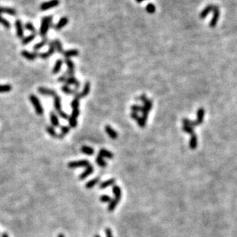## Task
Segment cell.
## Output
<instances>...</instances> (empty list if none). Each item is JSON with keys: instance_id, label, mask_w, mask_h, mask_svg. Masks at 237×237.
<instances>
[{"instance_id": "22", "label": "cell", "mask_w": 237, "mask_h": 237, "mask_svg": "<svg viewBox=\"0 0 237 237\" xmlns=\"http://www.w3.org/2000/svg\"><path fill=\"white\" fill-rule=\"evenodd\" d=\"M204 115H205V111L203 108H200L198 109L197 111V122H198V124H201L203 122V118H204Z\"/></svg>"}, {"instance_id": "5", "label": "cell", "mask_w": 237, "mask_h": 237, "mask_svg": "<svg viewBox=\"0 0 237 237\" xmlns=\"http://www.w3.org/2000/svg\"><path fill=\"white\" fill-rule=\"evenodd\" d=\"M55 52V44L53 41L49 42V49L46 52H43V53H39V57L42 59H49L50 56H52L53 54Z\"/></svg>"}, {"instance_id": "52", "label": "cell", "mask_w": 237, "mask_h": 237, "mask_svg": "<svg viewBox=\"0 0 237 237\" xmlns=\"http://www.w3.org/2000/svg\"><path fill=\"white\" fill-rule=\"evenodd\" d=\"M58 237H65V235H64V234L59 233L58 235Z\"/></svg>"}, {"instance_id": "46", "label": "cell", "mask_w": 237, "mask_h": 237, "mask_svg": "<svg viewBox=\"0 0 237 237\" xmlns=\"http://www.w3.org/2000/svg\"><path fill=\"white\" fill-rule=\"evenodd\" d=\"M79 115H80V110H79V109H72V115H71L72 117L77 118L79 116Z\"/></svg>"}, {"instance_id": "12", "label": "cell", "mask_w": 237, "mask_h": 237, "mask_svg": "<svg viewBox=\"0 0 237 237\" xmlns=\"http://www.w3.org/2000/svg\"><path fill=\"white\" fill-rule=\"evenodd\" d=\"M62 55L64 56V57H65V59H70L71 57L79 56V51H78L77 49H70V50L64 51Z\"/></svg>"}, {"instance_id": "54", "label": "cell", "mask_w": 237, "mask_h": 237, "mask_svg": "<svg viewBox=\"0 0 237 237\" xmlns=\"http://www.w3.org/2000/svg\"><path fill=\"white\" fill-rule=\"evenodd\" d=\"M136 1L138 2V3H141V2H143L144 0H136Z\"/></svg>"}, {"instance_id": "1", "label": "cell", "mask_w": 237, "mask_h": 237, "mask_svg": "<svg viewBox=\"0 0 237 237\" xmlns=\"http://www.w3.org/2000/svg\"><path fill=\"white\" fill-rule=\"evenodd\" d=\"M52 23V16H45L41 21V27L39 31V35L43 38H46L50 26Z\"/></svg>"}, {"instance_id": "41", "label": "cell", "mask_w": 237, "mask_h": 237, "mask_svg": "<svg viewBox=\"0 0 237 237\" xmlns=\"http://www.w3.org/2000/svg\"><path fill=\"white\" fill-rule=\"evenodd\" d=\"M79 100H78L76 98H74L73 101L72 102V104H71L72 109H79V105H80Z\"/></svg>"}, {"instance_id": "24", "label": "cell", "mask_w": 237, "mask_h": 237, "mask_svg": "<svg viewBox=\"0 0 237 237\" xmlns=\"http://www.w3.org/2000/svg\"><path fill=\"white\" fill-rule=\"evenodd\" d=\"M62 64H63V61L61 59H58V60H57L55 63V65L54 67H53L52 73L53 74L58 73L60 72V69H61V66H62Z\"/></svg>"}, {"instance_id": "10", "label": "cell", "mask_w": 237, "mask_h": 237, "mask_svg": "<svg viewBox=\"0 0 237 237\" xmlns=\"http://www.w3.org/2000/svg\"><path fill=\"white\" fill-rule=\"evenodd\" d=\"M65 85H74L75 87V90L80 87V82H79L75 76H68L65 81Z\"/></svg>"}, {"instance_id": "39", "label": "cell", "mask_w": 237, "mask_h": 237, "mask_svg": "<svg viewBox=\"0 0 237 237\" xmlns=\"http://www.w3.org/2000/svg\"><path fill=\"white\" fill-rule=\"evenodd\" d=\"M183 130L184 131L185 133H188V134H190L192 136L193 134H194V128L191 127V126H183Z\"/></svg>"}, {"instance_id": "28", "label": "cell", "mask_w": 237, "mask_h": 237, "mask_svg": "<svg viewBox=\"0 0 237 237\" xmlns=\"http://www.w3.org/2000/svg\"><path fill=\"white\" fill-rule=\"evenodd\" d=\"M119 202H120V201H118L117 199H111V202H109V205H108V211L113 212L114 210L115 209V208L117 207V204H118Z\"/></svg>"}, {"instance_id": "42", "label": "cell", "mask_w": 237, "mask_h": 237, "mask_svg": "<svg viewBox=\"0 0 237 237\" xmlns=\"http://www.w3.org/2000/svg\"><path fill=\"white\" fill-rule=\"evenodd\" d=\"M146 10H147V12H148V13H153V12H155L156 8H155V6H154V5L150 3L147 5Z\"/></svg>"}, {"instance_id": "4", "label": "cell", "mask_w": 237, "mask_h": 237, "mask_svg": "<svg viewBox=\"0 0 237 237\" xmlns=\"http://www.w3.org/2000/svg\"><path fill=\"white\" fill-rule=\"evenodd\" d=\"M90 166V162L88 160H79V161H74V162H70L68 164V167L71 169H75L78 167H87Z\"/></svg>"}, {"instance_id": "47", "label": "cell", "mask_w": 237, "mask_h": 237, "mask_svg": "<svg viewBox=\"0 0 237 237\" xmlns=\"http://www.w3.org/2000/svg\"><path fill=\"white\" fill-rule=\"evenodd\" d=\"M58 115H59L61 118H64V119H68V118H69V115H68L67 113H65V112H63L62 110L60 112H58Z\"/></svg>"}, {"instance_id": "30", "label": "cell", "mask_w": 237, "mask_h": 237, "mask_svg": "<svg viewBox=\"0 0 237 237\" xmlns=\"http://www.w3.org/2000/svg\"><path fill=\"white\" fill-rule=\"evenodd\" d=\"M61 90H62L63 93H65V94H72L75 96V95L77 93V90L70 89V88L68 87V85H63L62 87H61Z\"/></svg>"}, {"instance_id": "33", "label": "cell", "mask_w": 237, "mask_h": 237, "mask_svg": "<svg viewBox=\"0 0 237 237\" xmlns=\"http://www.w3.org/2000/svg\"><path fill=\"white\" fill-rule=\"evenodd\" d=\"M96 163L98 164V166L101 167H105L107 166V162H105V160L104 159L103 157H101V155H98V156L96 157Z\"/></svg>"}, {"instance_id": "37", "label": "cell", "mask_w": 237, "mask_h": 237, "mask_svg": "<svg viewBox=\"0 0 237 237\" xmlns=\"http://www.w3.org/2000/svg\"><path fill=\"white\" fill-rule=\"evenodd\" d=\"M68 123H69L70 127L75 128L77 126V125H78V121H77V118H74V117H72V115H71V116H69V118H68Z\"/></svg>"}, {"instance_id": "38", "label": "cell", "mask_w": 237, "mask_h": 237, "mask_svg": "<svg viewBox=\"0 0 237 237\" xmlns=\"http://www.w3.org/2000/svg\"><path fill=\"white\" fill-rule=\"evenodd\" d=\"M0 24H2V26L6 29H9L11 26L9 22L8 21V20H6L5 19H4V18H2V16H1V15H0Z\"/></svg>"}, {"instance_id": "17", "label": "cell", "mask_w": 237, "mask_h": 237, "mask_svg": "<svg viewBox=\"0 0 237 237\" xmlns=\"http://www.w3.org/2000/svg\"><path fill=\"white\" fill-rule=\"evenodd\" d=\"M112 191H113V193L114 195V199L120 201L121 199V196H122V192H121V189H120V187L117 185L114 186L113 188H112Z\"/></svg>"}, {"instance_id": "55", "label": "cell", "mask_w": 237, "mask_h": 237, "mask_svg": "<svg viewBox=\"0 0 237 237\" xmlns=\"http://www.w3.org/2000/svg\"><path fill=\"white\" fill-rule=\"evenodd\" d=\"M94 237H101L99 235H94Z\"/></svg>"}, {"instance_id": "34", "label": "cell", "mask_w": 237, "mask_h": 237, "mask_svg": "<svg viewBox=\"0 0 237 237\" xmlns=\"http://www.w3.org/2000/svg\"><path fill=\"white\" fill-rule=\"evenodd\" d=\"M46 131H47V133H49L51 136H52L53 138H58V134H57L56 131L55 130L54 127H52V126H48L47 127H46Z\"/></svg>"}, {"instance_id": "36", "label": "cell", "mask_w": 237, "mask_h": 237, "mask_svg": "<svg viewBox=\"0 0 237 237\" xmlns=\"http://www.w3.org/2000/svg\"><path fill=\"white\" fill-rule=\"evenodd\" d=\"M25 29H26L27 30H28V31L31 32H32V34H35L36 35V29H35V26H33V24L31 23H27L26 24H25Z\"/></svg>"}, {"instance_id": "40", "label": "cell", "mask_w": 237, "mask_h": 237, "mask_svg": "<svg viewBox=\"0 0 237 237\" xmlns=\"http://www.w3.org/2000/svg\"><path fill=\"white\" fill-rule=\"evenodd\" d=\"M70 131V127L67 126H63L61 127V134L62 136H66L67 134H68Z\"/></svg>"}, {"instance_id": "3", "label": "cell", "mask_w": 237, "mask_h": 237, "mask_svg": "<svg viewBox=\"0 0 237 237\" xmlns=\"http://www.w3.org/2000/svg\"><path fill=\"white\" fill-rule=\"evenodd\" d=\"M59 0H50L49 2H45L40 5V9L42 11H46L49 9L56 7L59 5Z\"/></svg>"}, {"instance_id": "8", "label": "cell", "mask_w": 237, "mask_h": 237, "mask_svg": "<svg viewBox=\"0 0 237 237\" xmlns=\"http://www.w3.org/2000/svg\"><path fill=\"white\" fill-rule=\"evenodd\" d=\"M21 55L29 61H33L38 56H39V53L38 52H35V51L33 52H30L26 50H22L21 52Z\"/></svg>"}, {"instance_id": "27", "label": "cell", "mask_w": 237, "mask_h": 237, "mask_svg": "<svg viewBox=\"0 0 237 237\" xmlns=\"http://www.w3.org/2000/svg\"><path fill=\"white\" fill-rule=\"evenodd\" d=\"M99 181H100V178L99 177L94 178V179H93V180H90V181H88L87 183H86L85 187L87 189L93 188V187H94V186L97 185V184H98V183H99Z\"/></svg>"}, {"instance_id": "14", "label": "cell", "mask_w": 237, "mask_h": 237, "mask_svg": "<svg viewBox=\"0 0 237 237\" xmlns=\"http://www.w3.org/2000/svg\"><path fill=\"white\" fill-rule=\"evenodd\" d=\"M105 132H106V133L108 135V136L111 138L112 140H116L117 138V136H118L117 132H116L114 129H112L109 125H107V126H105Z\"/></svg>"}, {"instance_id": "2", "label": "cell", "mask_w": 237, "mask_h": 237, "mask_svg": "<svg viewBox=\"0 0 237 237\" xmlns=\"http://www.w3.org/2000/svg\"><path fill=\"white\" fill-rule=\"evenodd\" d=\"M29 100L31 101V104L33 105L34 109H35L36 113L38 114V115H42L44 112L43 108H42V106L41 104L40 101L38 100V98L35 95L31 94L29 96Z\"/></svg>"}, {"instance_id": "20", "label": "cell", "mask_w": 237, "mask_h": 237, "mask_svg": "<svg viewBox=\"0 0 237 237\" xmlns=\"http://www.w3.org/2000/svg\"><path fill=\"white\" fill-rule=\"evenodd\" d=\"M90 89H91V83H90L89 82H86L85 83H84L83 90H82L81 93H80L81 97V98L86 97V96L88 95L89 92H90Z\"/></svg>"}, {"instance_id": "50", "label": "cell", "mask_w": 237, "mask_h": 237, "mask_svg": "<svg viewBox=\"0 0 237 237\" xmlns=\"http://www.w3.org/2000/svg\"><path fill=\"white\" fill-rule=\"evenodd\" d=\"M183 123L184 126H190V124H191V121L190 120V119H188V118H184L183 119Z\"/></svg>"}, {"instance_id": "16", "label": "cell", "mask_w": 237, "mask_h": 237, "mask_svg": "<svg viewBox=\"0 0 237 237\" xmlns=\"http://www.w3.org/2000/svg\"><path fill=\"white\" fill-rule=\"evenodd\" d=\"M50 119L52 122V127H59V120L58 118L57 115L54 112H50Z\"/></svg>"}, {"instance_id": "43", "label": "cell", "mask_w": 237, "mask_h": 237, "mask_svg": "<svg viewBox=\"0 0 237 237\" xmlns=\"http://www.w3.org/2000/svg\"><path fill=\"white\" fill-rule=\"evenodd\" d=\"M142 109H143V106H140L138 105H134L131 106V110H132L133 112H136V113H138L139 112H141Z\"/></svg>"}, {"instance_id": "25", "label": "cell", "mask_w": 237, "mask_h": 237, "mask_svg": "<svg viewBox=\"0 0 237 237\" xmlns=\"http://www.w3.org/2000/svg\"><path fill=\"white\" fill-rule=\"evenodd\" d=\"M115 183V180L114 179H110V180H108L106 181L103 182L100 184V189H106L107 187L111 186L114 185Z\"/></svg>"}, {"instance_id": "51", "label": "cell", "mask_w": 237, "mask_h": 237, "mask_svg": "<svg viewBox=\"0 0 237 237\" xmlns=\"http://www.w3.org/2000/svg\"><path fill=\"white\" fill-rule=\"evenodd\" d=\"M140 100H141V101L143 102V103H144V102L146 101L147 100V97L146 96V95L144 94V95H142V96H141V97H140Z\"/></svg>"}, {"instance_id": "15", "label": "cell", "mask_w": 237, "mask_h": 237, "mask_svg": "<svg viewBox=\"0 0 237 237\" xmlns=\"http://www.w3.org/2000/svg\"><path fill=\"white\" fill-rule=\"evenodd\" d=\"M68 23V19L67 17H62L60 19L58 23L55 26V30H61L64 26H66Z\"/></svg>"}, {"instance_id": "7", "label": "cell", "mask_w": 237, "mask_h": 237, "mask_svg": "<svg viewBox=\"0 0 237 237\" xmlns=\"http://www.w3.org/2000/svg\"><path fill=\"white\" fill-rule=\"evenodd\" d=\"M15 26H16V35H17L18 38L22 39L24 38V30H23V26L21 20L17 19L15 23Z\"/></svg>"}, {"instance_id": "19", "label": "cell", "mask_w": 237, "mask_h": 237, "mask_svg": "<svg viewBox=\"0 0 237 237\" xmlns=\"http://www.w3.org/2000/svg\"><path fill=\"white\" fill-rule=\"evenodd\" d=\"M61 97L58 96V95L54 97V107H55V109L56 112H58L61 111Z\"/></svg>"}, {"instance_id": "23", "label": "cell", "mask_w": 237, "mask_h": 237, "mask_svg": "<svg viewBox=\"0 0 237 237\" xmlns=\"http://www.w3.org/2000/svg\"><path fill=\"white\" fill-rule=\"evenodd\" d=\"M48 42H49V38H46H46H44L40 42H38V43H37L36 45H34V47H33L34 50H35V52L38 50H39V49H42L43 46H45V45H46Z\"/></svg>"}, {"instance_id": "49", "label": "cell", "mask_w": 237, "mask_h": 237, "mask_svg": "<svg viewBox=\"0 0 237 237\" xmlns=\"http://www.w3.org/2000/svg\"><path fill=\"white\" fill-rule=\"evenodd\" d=\"M105 234H106V237H113V234L110 228H107L105 229Z\"/></svg>"}, {"instance_id": "29", "label": "cell", "mask_w": 237, "mask_h": 237, "mask_svg": "<svg viewBox=\"0 0 237 237\" xmlns=\"http://www.w3.org/2000/svg\"><path fill=\"white\" fill-rule=\"evenodd\" d=\"M53 42H54L55 46V49L57 50V52H58V53H61V54H62L63 52H64V50H63L62 44H61V41L57 38V39H55Z\"/></svg>"}, {"instance_id": "26", "label": "cell", "mask_w": 237, "mask_h": 237, "mask_svg": "<svg viewBox=\"0 0 237 237\" xmlns=\"http://www.w3.org/2000/svg\"><path fill=\"white\" fill-rule=\"evenodd\" d=\"M197 147V135L194 133L191 136L190 140V148L191 149H194Z\"/></svg>"}, {"instance_id": "9", "label": "cell", "mask_w": 237, "mask_h": 237, "mask_svg": "<svg viewBox=\"0 0 237 237\" xmlns=\"http://www.w3.org/2000/svg\"><path fill=\"white\" fill-rule=\"evenodd\" d=\"M38 92L40 93L41 95H42V96H53V97L57 96V93H56L55 91L52 90V89H47V88H45V87H39L38 89Z\"/></svg>"}, {"instance_id": "44", "label": "cell", "mask_w": 237, "mask_h": 237, "mask_svg": "<svg viewBox=\"0 0 237 237\" xmlns=\"http://www.w3.org/2000/svg\"><path fill=\"white\" fill-rule=\"evenodd\" d=\"M111 199H112L109 196V195H103L100 197V201L102 202H110Z\"/></svg>"}, {"instance_id": "35", "label": "cell", "mask_w": 237, "mask_h": 237, "mask_svg": "<svg viewBox=\"0 0 237 237\" xmlns=\"http://www.w3.org/2000/svg\"><path fill=\"white\" fill-rule=\"evenodd\" d=\"M12 85L5 84V85H0V93H8L12 90Z\"/></svg>"}, {"instance_id": "11", "label": "cell", "mask_w": 237, "mask_h": 237, "mask_svg": "<svg viewBox=\"0 0 237 237\" xmlns=\"http://www.w3.org/2000/svg\"><path fill=\"white\" fill-rule=\"evenodd\" d=\"M2 13H6L9 14L10 16H15L17 14V11L13 8H9V7H1L0 6V15Z\"/></svg>"}, {"instance_id": "31", "label": "cell", "mask_w": 237, "mask_h": 237, "mask_svg": "<svg viewBox=\"0 0 237 237\" xmlns=\"http://www.w3.org/2000/svg\"><path fill=\"white\" fill-rule=\"evenodd\" d=\"M35 36H36L35 34H31V35H29L28 36L25 37V38H23L22 39V43L23 45H27V44H28L29 42H32V41L35 39Z\"/></svg>"}, {"instance_id": "21", "label": "cell", "mask_w": 237, "mask_h": 237, "mask_svg": "<svg viewBox=\"0 0 237 237\" xmlns=\"http://www.w3.org/2000/svg\"><path fill=\"white\" fill-rule=\"evenodd\" d=\"M213 7H214V5H207V6H206L205 9H203V10L200 12V17L201 19H204V18L206 17V16L209 14L211 11H213Z\"/></svg>"}, {"instance_id": "32", "label": "cell", "mask_w": 237, "mask_h": 237, "mask_svg": "<svg viewBox=\"0 0 237 237\" xmlns=\"http://www.w3.org/2000/svg\"><path fill=\"white\" fill-rule=\"evenodd\" d=\"M81 150V152H83V153L86 154V155H93L94 152V149L91 148V147L86 146H82Z\"/></svg>"}, {"instance_id": "6", "label": "cell", "mask_w": 237, "mask_h": 237, "mask_svg": "<svg viewBox=\"0 0 237 237\" xmlns=\"http://www.w3.org/2000/svg\"><path fill=\"white\" fill-rule=\"evenodd\" d=\"M213 16L212 19H211L210 26L212 28H214L215 26H216V23H217V22H218V19L219 18H220V11L218 6L214 5V7H213Z\"/></svg>"}, {"instance_id": "53", "label": "cell", "mask_w": 237, "mask_h": 237, "mask_svg": "<svg viewBox=\"0 0 237 237\" xmlns=\"http://www.w3.org/2000/svg\"><path fill=\"white\" fill-rule=\"evenodd\" d=\"M2 237H9V235H8L6 233H2Z\"/></svg>"}, {"instance_id": "48", "label": "cell", "mask_w": 237, "mask_h": 237, "mask_svg": "<svg viewBox=\"0 0 237 237\" xmlns=\"http://www.w3.org/2000/svg\"><path fill=\"white\" fill-rule=\"evenodd\" d=\"M131 118H132L135 121H138L140 118V116L138 115V113H136V112H131Z\"/></svg>"}, {"instance_id": "18", "label": "cell", "mask_w": 237, "mask_h": 237, "mask_svg": "<svg viewBox=\"0 0 237 237\" xmlns=\"http://www.w3.org/2000/svg\"><path fill=\"white\" fill-rule=\"evenodd\" d=\"M99 155H101L103 158H108V159H113L114 154L109 150H107L105 149H101L99 151Z\"/></svg>"}, {"instance_id": "45", "label": "cell", "mask_w": 237, "mask_h": 237, "mask_svg": "<svg viewBox=\"0 0 237 237\" xmlns=\"http://www.w3.org/2000/svg\"><path fill=\"white\" fill-rule=\"evenodd\" d=\"M137 122H138V126H139L141 128H144L145 127V126H146L147 120H145L144 118H143L142 117H140L139 119H138Z\"/></svg>"}, {"instance_id": "13", "label": "cell", "mask_w": 237, "mask_h": 237, "mask_svg": "<svg viewBox=\"0 0 237 237\" xmlns=\"http://www.w3.org/2000/svg\"><path fill=\"white\" fill-rule=\"evenodd\" d=\"M93 172H94V167H93V166L90 165V166H87V167L84 169V172L79 176V179H80V180H84L85 178H87V176H90Z\"/></svg>"}]
</instances>
